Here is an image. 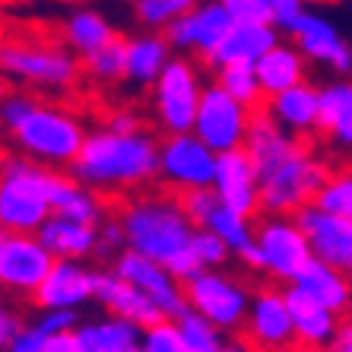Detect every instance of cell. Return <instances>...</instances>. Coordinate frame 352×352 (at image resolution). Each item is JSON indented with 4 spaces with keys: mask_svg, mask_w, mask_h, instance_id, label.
I'll return each instance as SVG.
<instances>
[{
    "mask_svg": "<svg viewBox=\"0 0 352 352\" xmlns=\"http://www.w3.org/2000/svg\"><path fill=\"white\" fill-rule=\"evenodd\" d=\"M232 25H235V19L222 7V0H197L194 10H188L184 16L165 29V38L172 41V48L178 54H194L200 64H206L226 41Z\"/></svg>",
    "mask_w": 352,
    "mask_h": 352,
    "instance_id": "cell-14",
    "label": "cell"
},
{
    "mask_svg": "<svg viewBox=\"0 0 352 352\" xmlns=\"http://www.w3.org/2000/svg\"><path fill=\"white\" fill-rule=\"evenodd\" d=\"M267 111L276 118L289 133L302 140H318L320 127V86L314 82H298L292 89H283L267 98Z\"/></svg>",
    "mask_w": 352,
    "mask_h": 352,
    "instance_id": "cell-22",
    "label": "cell"
},
{
    "mask_svg": "<svg viewBox=\"0 0 352 352\" xmlns=\"http://www.w3.org/2000/svg\"><path fill=\"white\" fill-rule=\"evenodd\" d=\"M58 257L51 254L35 232H3L0 235V283L3 292L29 298L54 270Z\"/></svg>",
    "mask_w": 352,
    "mask_h": 352,
    "instance_id": "cell-11",
    "label": "cell"
},
{
    "mask_svg": "<svg viewBox=\"0 0 352 352\" xmlns=\"http://www.w3.org/2000/svg\"><path fill=\"white\" fill-rule=\"evenodd\" d=\"M194 7L197 0H133V19L140 23V29L165 32L175 19H181Z\"/></svg>",
    "mask_w": 352,
    "mask_h": 352,
    "instance_id": "cell-35",
    "label": "cell"
},
{
    "mask_svg": "<svg viewBox=\"0 0 352 352\" xmlns=\"http://www.w3.org/2000/svg\"><path fill=\"white\" fill-rule=\"evenodd\" d=\"M254 121V111L241 105L232 92H226L216 80L204 86V98H200V111H197L194 133L204 140L216 153H229V149H241Z\"/></svg>",
    "mask_w": 352,
    "mask_h": 352,
    "instance_id": "cell-12",
    "label": "cell"
},
{
    "mask_svg": "<svg viewBox=\"0 0 352 352\" xmlns=\"http://www.w3.org/2000/svg\"><path fill=\"white\" fill-rule=\"evenodd\" d=\"M67 168L32 162L10 153L3 156V181H0V226L3 232H38L41 222L54 213V190Z\"/></svg>",
    "mask_w": 352,
    "mask_h": 352,
    "instance_id": "cell-6",
    "label": "cell"
},
{
    "mask_svg": "<svg viewBox=\"0 0 352 352\" xmlns=\"http://www.w3.org/2000/svg\"><path fill=\"white\" fill-rule=\"evenodd\" d=\"M222 352H267V349H261L257 343H251L245 333H232L229 340H226V346H222Z\"/></svg>",
    "mask_w": 352,
    "mask_h": 352,
    "instance_id": "cell-49",
    "label": "cell"
},
{
    "mask_svg": "<svg viewBox=\"0 0 352 352\" xmlns=\"http://www.w3.org/2000/svg\"><path fill=\"white\" fill-rule=\"evenodd\" d=\"M292 286L305 289L314 302L327 305L330 311H336L340 318L352 314V276L346 270H340V267H333V263L320 261V257H314L305 267V273L295 279Z\"/></svg>",
    "mask_w": 352,
    "mask_h": 352,
    "instance_id": "cell-27",
    "label": "cell"
},
{
    "mask_svg": "<svg viewBox=\"0 0 352 352\" xmlns=\"http://www.w3.org/2000/svg\"><path fill=\"white\" fill-rule=\"evenodd\" d=\"M184 295H188V305L194 311H200L222 333L232 336L245 330L254 286H248L241 276L219 267V270H200L190 279H184Z\"/></svg>",
    "mask_w": 352,
    "mask_h": 352,
    "instance_id": "cell-8",
    "label": "cell"
},
{
    "mask_svg": "<svg viewBox=\"0 0 352 352\" xmlns=\"http://www.w3.org/2000/svg\"><path fill=\"white\" fill-rule=\"evenodd\" d=\"M318 143L327 156L352 162V80L336 76L320 86V127Z\"/></svg>",
    "mask_w": 352,
    "mask_h": 352,
    "instance_id": "cell-18",
    "label": "cell"
},
{
    "mask_svg": "<svg viewBox=\"0 0 352 352\" xmlns=\"http://www.w3.org/2000/svg\"><path fill=\"white\" fill-rule=\"evenodd\" d=\"M76 336L86 352H140L143 343V327L121 314H108L105 318L82 320L76 327Z\"/></svg>",
    "mask_w": 352,
    "mask_h": 352,
    "instance_id": "cell-28",
    "label": "cell"
},
{
    "mask_svg": "<svg viewBox=\"0 0 352 352\" xmlns=\"http://www.w3.org/2000/svg\"><path fill=\"white\" fill-rule=\"evenodd\" d=\"M82 74L89 86H121L127 80V38L118 35L105 48L82 58Z\"/></svg>",
    "mask_w": 352,
    "mask_h": 352,
    "instance_id": "cell-31",
    "label": "cell"
},
{
    "mask_svg": "<svg viewBox=\"0 0 352 352\" xmlns=\"http://www.w3.org/2000/svg\"><path fill=\"white\" fill-rule=\"evenodd\" d=\"M314 204H318L320 210H327V213L352 219V162L333 165V172L324 181V188H320Z\"/></svg>",
    "mask_w": 352,
    "mask_h": 352,
    "instance_id": "cell-36",
    "label": "cell"
},
{
    "mask_svg": "<svg viewBox=\"0 0 352 352\" xmlns=\"http://www.w3.org/2000/svg\"><path fill=\"white\" fill-rule=\"evenodd\" d=\"M92 292H96V302L108 314H121V318L133 320L140 327H153V324L165 320L162 308L143 289L127 283L115 267H92Z\"/></svg>",
    "mask_w": 352,
    "mask_h": 352,
    "instance_id": "cell-17",
    "label": "cell"
},
{
    "mask_svg": "<svg viewBox=\"0 0 352 352\" xmlns=\"http://www.w3.org/2000/svg\"><path fill=\"white\" fill-rule=\"evenodd\" d=\"M295 219H298V226H302L308 241H311L314 257H320V261H327L349 273V267H352V219L327 213V210H320L318 204H308L305 210H298Z\"/></svg>",
    "mask_w": 352,
    "mask_h": 352,
    "instance_id": "cell-20",
    "label": "cell"
},
{
    "mask_svg": "<svg viewBox=\"0 0 352 352\" xmlns=\"http://www.w3.org/2000/svg\"><path fill=\"white\" fill-rule=\"evenodd\" d=\"M127 251V235H124V226L115 213L108 219L98 222V241H96V257L98 261H108L115 263L118 257Z\"/></svg>",
    "mask_w": 352,
    "mask_h": 352,
    "instance_id": "cell-39",
    "label": "cell"
},
{
    "mask_svg": "<svg viewBox=\"0 0 352 352\" xmlns=\"http://www.w3.org/2000/svg\"><path fill=\"white\" fill-rule=\"evenodd\" d=\"M115 216L121 219L127 248L146 257L162 261L184 283L204 267L194 257L197 226L184 213L181 194L165 188H146L115 204Z\"/></svg>",
    "mask_w": 352,
    "mask_h": 352,
    "instance_id": "cell-3",
    "label": "cell"
},
{
    "mask_svg": "<svg viewBox=\"0 0 352 352\" xmlns=\"http://www.w3.org/2000/svg\"><path fill=\"white\" fill-rule=\"evenodd\" d=\"M0 124L7 133L10 153L51 168H70L92 131L80 108L70 102L10 82L0 105Z\"/></svg>",
    "mask_w": 352,
    "mask_h": 352,
    "instance_id": "cell-2",
    "label": "cell"
},
{
    "mask_svg": "<svg viewBox=\"0 0 352 352\" xmlns=\"http://www.w3.org/2000/svg\"><path fill=\"white\" fill-rule=\"evenodd\" d=\"M45 352H86L80 343V336L74 333H58V336H48V349Z\"/></svg>",
    "mask_w": 352,
    "mask_h": 352,
    "instance_id": "cell-47",
    "label": "cell"
},
{
    "mask_svg": "<svg viewBox=\"0 0 352 352\" xmlns=\"http://www.w3.org/2000/svg\"><path fill=\"white\" fill-rule=\"evenodd\" d=\"M35 324H38V330L45 336H58V333H74L82 320L76 308H45V311H38Z\"/></svg>",
    "mask_w": 352,
    "mask_h": 352,
    "instance_id": "cell-41",
    "label": "cell"
},
{
    "mask_svg": "<svg viewBox=\"0 0 352 352\" xmlns=\"http://www.w3.org/2000/svg\"><path fill=\"white\" fill-rule=\"evenodd\" d=\"M289 38L298 45L308 60L320 67H330L336 76H352V45L343 38V32L336 29V23H330L320 13H302L289 29Z\"/></svg>",
    "mask_w": 352,
    "mask_h": 352,
    "instance_id": "cell-16",
    "label": "cell"
},
{
    "mask_svg": "<svg viewBox=\"0 0 352 352\" xmlns=\"http://www.w3.org/2000/svg\"><path fill=\"white\" fill-rule=\"evenodd\" d=\"M206 229H213L216 235H219L222 241L238 254V251H245V248L254 241L257 219L254 216L238 213V210H232V206H226V204H219V210L213 213V219L206 222Z\"/></svg>",
    "mask_w": 352,
    "mask_h": 352,
    "instance_id": "cell-34",
    "label": "cell"
},
{
    "mask_svg": "<svg viewBox=\"0 0 352 352\" xmlns=\"http://www.w3.org/2000/svg\"><path fill=\"white\" fill-rule=\"evenodd\" d=\"M222 7L235 23H273L270 0H222Z\"/></svg>",
    "mask_w": 352,
    "mask_h": 352,
    "instance_id": "cell-43",
    "label": "cell"
},
{
    "mask_svg": "<svg viewBox=\"0 0 352 352\" xmlns=\"http://www.w3.org/2000/svg\"><path fill=\"white\" fill-rule=\"evenodd\" d=\"M86 302H96L92 292V267L82 261H58L48 279L32 295V308H76L80 311Z\"/></svg>",
    "mask_w": 352,
    "mask_h": 352,
    "instance_id": "cell-21",
    "label": "cell"
},
{
    "mask_svg": "<svg viewBox=\"0 0 352 352\" xmlns=\"http://www.w3.org/2000/svg\"><path fill=\"white\" fill-rule=\"evenodd\" d=\"M35 235L45 241V248L58 261H86V257H96L98 226H92V222L51 213L48 219L41 222V229Z\"/></svg>",
    "mask_w": 352,
    "mask_h": 352,
    "instance_id": "cell-26",
    "label": "cell"
},
{
    "mask_svg": "<svg viewBox=\"0 0 352 352\" xmlns=\"http://www.w3.org/2000/svg\"><path fill=\"white\" fill-rule=\"evenodd\" d=\"M175 324H178V330L190 352H222V346L229 340V333H222L213 320H206L204 314L194 311L190 305L175 318Z\"/></svg>",
    "mask_w": 352,
    "mask_h": 352,
    "instance_id": "cell-33",
    "label": "cell"
},
{
    "mask_svg": "<svg viewBox=\"0 0 352 352\" xmlns=\"http://www.w3.org/2000/svg\"><path fill=\"white\" fill-rule=\"evenodd\" d=\"M111 267H115L127 283H133L137 289H143V292L162 308L165 318H178V314L188 308L184 283H181L162 261H156V257H146V254H140V251H131V248H127Z\"/></svg>",
    "mask_w": 352,
    "mask_h": 352,
    "instance_id": "cell-15",
    "label": "cell"
},
{
    "mask_svg": "<svg viewBox=\"0 0 352 352\" xmlns=\"http://www.w3.org/2000/svg\"><path fill=\"white\" fill-rule=\"evenodd\" d=\"M210 76H213L226 92H232L241 105L251 108V111H261V108L267 105V92H263V86H261V76H257L254 64H222L219 70H213Z\"/></svg>",
    "mask_w": 352,
    "mask_h": 352,
    "instance_id": "cell-32",
    "label": "cell"
},
{
    "mask_svg": "<svg viewBox=\"0 0 352 352\" xmlns=\"http://www.w3.org/2000/svg\"><path fill=\"white\" fill-rule=\"evenodd\" d=\"M241 333L267 352H292L298 346L286 286L270 283V279L254 283V298H251V311H248Z\"/></svg>",
    "mask_w": 352,
    "mask_h": 352,
    "instance_id": "cell-13",
    "label": "cell"
},
{
    "mask_svg": "<svg viewBox=\"0 0 352 352\" xmlns=\"http://www.w3.org/2000/svg\"><path fill=\"white\" fill-rule=\"evenodd\" d=\"M172 41L165 38V32H149L143 29L140 35L127 38V86L133 89H153L162 70L168 67L172 54Z\"/></svg>",
    "mask_w": 352,
    "mask_h": 352,
    "instance_id": "cell-25",
    "label": "cell"
},
{
    "mask_svg": "<svg viewBox=\"0 0 352 352\" xmlns=\"http://www.w3.org/2000/svg\"><path fill=\"white\" fill-rule=\"evenodd\" d=\"M248 156L254 159L261 178V206L273 216H295L314 204L324 181L333 172V159L318 140H302L289 133L276 118L261 108L254 111L245 140Z\"/></svg>",
    "mask_w": 352,
    "mask_h": 352,
    "instance_id": "cell-1",
    "label": "cell"
},
{
    "mask_svg": "<svg viewBox=\"0 0 352 352\" xmlns=\"http://www.w3.org/2000/svg\"><path fill=\"white\" fill-rule=\"evenodd\" d=\"M292 352H330V349H324V346H302V343H298Z\"/></svg>",
    "mask_w": 352,
    "mask_h": 352,
    "instance_id": "cell-51",
    "label": "cell"
},
{
    "mask_svg": "<svg viewBox=\"0 0 352 352\" xmlns=\"http://www.w3.org/2000/svg\"><path fill=\"white\" fill-rule=\"evenodd\" d=\"M181 204H184V213L190 216L197 229H206V222L213 219V213L219 210V194L216 188H194V190H184L181 194Z\"/></svg>",
    "mask_w": 352,
    "mask_h": 352,
    "instance_id": "cell-40",
    "label": "cell"
},
{
    "mask_svg": "<svg viewBox=\"0 0 352 352\" xmlns=\"http://www.w3.org/2000/svg\"><path fill=\"white\" fill-rule=\"evenodd\" d=\"M257 76H261V86L267 92V98L276 96L283 89H292L298 82L308 80V58H305L298 45L292 38L289 41H276L267 54L254 64Z\"/></svg>",
    "mask_w": 352,
    "mask_h": 352,
    "instance_id": "cell-29",
    "label": "cell"
},
{
    "mask_svg": "<svg viewBox=\"0 0 352 352\" xmlns=\"http://www.w3.org/2000/svg\"><path fill=\"white\" fill-rule=\"evenodd\" d=\"M159 146L162 137L153 131L118 133L98 124L89 131L80 156L67 172L118 204L124 197L159 184Z\"/></svg>",
    "mask_w": 352,
    "mask_h": 352,
    "instance_id": "cell-4",
    "label": "cell"
},
{
    "mask_svg": "<svg viewBox=\"0 0 352 352\" xmlns=\"http://www.w3.org/2000/svg\"><path fill=\"white\" fill-rule=\"evenodd\" d=\"M286 298H289V308H292L295 336H298V343L302 346H324V349H330V343H333L336 333H340L343 318H340L336 311H330L327 305L314 302L305 289L292 286V283L286 286Z\"/></svg>",
    "mask_w": 352,
    "mask_h": 352,
    "instance_id": "cell-24",
    "label": "cell"
},
{
    "mask_svg": "<svg viewBox=\"0 0 352 352\" xmlns=\"http://www.w3.org/2000/svg\"><path fill=\"white\" fill-rule=\"evenodd\" d=\"M0 67L10 86H23L54 98L70 96L86 82L82 58L60 38V32L29 29V25H10Z\"/></svg>",
    "mask_w": 352,
    "mask_h": 352,
    "instance_id": "cell-5",
    "label": "cell"
},
{
    "mask_svg": "<svg viewBox=\"0 0 352 352\" xmlns=\"http://www.w3.org/2000/svg\"><path fill=\"white\" fill-rule=\"evenodd\" d=\"M45 349H48V336L41 333L35 320L13 340V343L3 346V352H45Z\"/></svg>",
    "mask_w": 352,
    "mask_h": 352,
    "instance_id": "cell-46",
    "label": "cell"
},
{
    "mask_svg": "<svg viewBox=\"0 0 352 352\" xmlns=\"http://www.w3.org/2000/svg\"><path fill=\"white\" fill-rule=\"evenodd\" d=\"M279 41V29L273 23H235L216 54L204 64L206 74L219 70L222 64H257Z\"/></svg>",
    "mask_w": 352,
    "mask_h": 352,
    "instance_id": "cell-23",
    "label": "cell"
},
{
    "mask_svg": "<svg viewBox=\"0 0 352 352\" xmlns=\"http://www.w3.org/2000/svg\"><path fill=\"white\" fill-rule=\"evenodd\" d=\"M219 153L210 149L194 131L162 133L159 146V188L184 194L194 188H213Z\"/></svg>",
    "mask_w": 352,
    "mask_h": 352,
    "instance_id": "cell-10",
    "label": "cell"
},
{
    "mask_svg": "<svg viewBox=\"0 0 352 352\" xmlns=\"http://www.w3.org/2000/svg\"><path fill=\"white\" fill-rule=\"evenodd\" d=\"M140 352H190L184 336H181L175 318H165L153 327H143V343H140Z\"/></svg>",
    "mask_w": 352,
    "mask_h": 352,
    "instance_id": "cell-38",
    "label": "cell"
},
{
    "mask_svg": "<svg viewBox=\"0 0 352 352\" xmlns=\"http://www.w3.org/2000/svg\"><path fill=\"white\" fill-rule=\"evenodd\" d=\"M58 32L80 58H89V54H96L98 48H105L108 41H115L118 35H121L115 25L92 7L74 10V13L64 19V25H60Z\"/></svg>",
    "mask_w": 352,
    "mask_h": 352,
    "instance_id": "cell-30",
    "label": "cell"
},
{
    "mask_svg": "<svg viewBox=\"0 0 352 352\" xmlns=\"http://www.w3.org/2000/svg\"><path fill=\"white\" fill-rule=\"evenodd\" d=\"M216 194L226 206L238 210L245 216H261V178H257L254 159L248 156V149H229V153H219V162H216V181H213Z\"/></svg>",
    "mask_w": 352,
    "mask_h": 352,
    "instance_id": "cell-19",
    "label": "cell"
},
{
    "mask_svg": "<svg viewBox=\"0 0 352 352\" xmlns=\"http://www.w3.org/2000/svg\"><path fill=\"white\" fill-rule=\"evenodd\" d=\"M330 352H352V314L349 318H343L340 333H336V340L330 343Z\"/></svg>",
    "mask_w": 352,
    "mask_h": 352,
    "instance_id": "cell-48",
    "label": "cell"
},
{
    "mask_svg": "<svg viewBox=\"0 0 352 352\" xmlns=\"http://www.w3.org/2000/svg\"><path fill=\"white\" fill-rule=\"evenodd\" d=\"M254 241L263 257V279L279 283V286L295 283L305 273V267L314 261V248L295 216L261 213Z\"/></svg>",
    "mask_w": 352,
    "mask_h": 352,
    "instance_id": "cell-9",
    "label": "cell"
},
{
    "mask_svg": "<svg viewBox=\"0 0 352 352\" xmlns=\"http://www.w3.org/2000/svg\"><path fill=\"white\" fill-rule=\"evenodd\" d=\"M102 127L118 133H137V131H146V118H143V111L137 105H111L102 115Z\"/></svg>",
    "mask_w": 352,
    "mask_h": 352,
    "instance_id": "cell-42",
    "label": "cell"
},
{
    "mask_svg": "<svg viewBox=\"0 0 352 352\" xmlns=\"http://www.w3.org/2000/svg\"><path fill=\"white\" fill-rule=\"evenodd\" d=\"M25 327H29V320L23 318V311H19L16 305H7L0 311V346H10Z\"/></svg>",
    "mask_w": 352,
    "mask_h": 352,
    "instance_id": "cell-45",
    "label": "cell"
},
{
    "mask_svg": "<svg viewBox=\"0 0 352 352\" xmlns=\"http://www.w3.org/2000/svg\"><path fill=\"white\" fill-rule=\"evenodd\" d=\"M204 64L188 54H175L156 86L149 89L153 121L159 133H188L194 131L200 98H204Z\"/></svg>",
    "mask_w": 352,
    "mask_h": 352,
    "instance_id": "cell-7",
    "label": "cell"
},
{
    "mask_svg": "<svg viewBox=\"0 0 352 352\" xmlns=\"http://www.w3.org/2000/svg\"><path fill=\"white\" fill-rule=\"evenodd\" d=\"M38 3H45V0H7L10 10H19V7H38Z\"/></svg>",
    "mask_w": 352,
    "mask_h": 352,
    "instance_id": "cell-50",
    "label": "cell"
},
{
    "mask_svg": "<svg viewBox=\"0 0 352 352\" xmlns=\"http://www.w3.org/2000/svg\"><path fill=\"white\" fill-rule=\"evenodd\" d=\"M194 257L204 270H219V267H229L235 261V251H232L213 229H197L194 235Z\"/></svg>",
    "mask_w": 352,
    "mask_h": 352,
    "instance_id": "cell-37",
    "label": "cell"
},
{
    "mask_svg": "<svg viewBox=\"0 0 352 352\" xmlns=\"http://www.w3.org/2000/svg\"><path fill=\"white\" fill-rule=\"evenodd\" d=\"M308 3L311 0H270V10H273V23H276V29L283 35L292 29V23L302 13H308Z\"/></svg>",
    "mask_w": 352,
    "mask_h": 352,
    "instance_id": "cell-44",
    "label": "cell"
}]
</instances>
